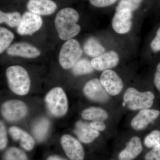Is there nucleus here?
<instances>
[{
  "mask_svg": "<svg viewBox=\"0 0 160 160\" xmlns=\"http://www.w3.org/2000/svg\"><path fill=\"white\" fill-rule=\"evenodd\" d=\"M14 38L11 31L4 27L0 28V53H2L9 48Z\"/></svg>",
  "mask_w": 160,
  "mask_h": 160,
  "instance_id": "obj_24",
  "label": "nucleus"
},
{
  "mask_svg": "<svg viewBox=\"0 0 160 160\" xmlns=\"http://www.w3.org/2000/svg\"><path fill=\"white\" fill-rule=\"evenodd\" d=\"M47 160H67L59 156L56 155H52L49 157Z\"/></svg>",
  "mask_w": 160,
  "mask_h": 160,
  "instance_id": "obj_34",
  "label": "nucleus"
},
{
  "mask_svg": "<svg viewBox=\"0 0 160 160\" xmlns=\"http://www.w3.org/2000/svg\"><path fill=\"white\" fill-rule=\"evenodd\" d=\"M74 132L80 141L85 144L92 142L100 135L99 132L92 128L90 124L82 121L76 124Z\"/></svg>",
  "mask_w": 160,
  "mask_h": 160,
  "instance_id": "obj_17",
  "label": "nucleus"
},
{
  "mask_svg": "<svg viewBox=\"0 0 160 160\" xmlns=\"http://www.w3.org/2000/svg\"><path fill=\"white\" fill-rule=\"evenodd\" d=\"M26 6L29 11L40 16L53 14L58 8L57 4L52 0H29Z\"/></svg>",
  "mask_w": 160,
  "mask_h": 160,
  "instance_id": "obj_15",
  "label": "nucleus"
},
{
  "mask_svg": "<svg viewBox=\"0 0 160 160\" xmlns=\"http://www.w3.org/2000/svg\"><path fill=\"white\" fill-rule=\"evenodd\" d=\"M42 23V19L39 15L29 11L25 12L18 26L17 32L21 35H31L40 29Z\"/></svg>",
  "mask_w": 160,
  "mask_h": 160,
  "instance_id": "obj_6",
  "label": "nucleus"
},
{
  "mask_svg": "<svg viewBox=\"0 0 160 160\" xmlns=\"http://www.w3.org/2000/svg\"><path fill=\"white\" fill-rule=\"evenodd\" d=\"M102 85L109 95H118L122 90V80L118 75L111 69L103 71L100 77Z\"/></svg>",
  "mask_w": 160,
  "mask_h": 160,
  "instance_id": "obj_9",
  "label": "nucleus"
},
{
  "mask_svg": "<svg viewBox=\"0 0 160 160\" xmlns=\"http://www.w3.org/2000/svg\"><path fill=\"white\" fill-rule=\"evenodd\" d=\"M22 16L18 11L5 12L0 11V23H5L11 27H18L21 21Z\"/></svg>",
  "mask_w": 160,
  "mask_h": 160,
  "instance_id": "obj_21",
  "label": "nucleus"
},
{
  "mask_svg": "<svg viewBox=\"0 0 160 160\" xmlns=\"http://www.w3.org/2000/svg\"><path fill=\"white\" fill-rule=\"evenodd\" d=\"M92 6L98 8H104L114 4L118 0H89Z\"/></svg>",
  "mask_w": 160,
  "mask_h": 160,
  "instance_id": "obj_30",
  "label": "nucleus"
},
{
  "mask_svg": "<svg viewBox=\"0 0 160 160\" xmlns=\"http://www.w3.org/2000/svg\"><path fill=\"white\" fill-rule=\"evenodd\" d=\"M82 54L79 43L74 39H71L63 44L59 55V62L63 69L72 68L80 59Z\"/></svg>",
  "mask_w": 160,
  "mask_h": 160,
  "instance_id": "obj_5",
  "label": "nucleus"
},
{
  "mask_svg": "<svg viewBox=\"0 0 160 160\" xmlns=\"http://www.w3.org/2000/svg\"><path fill=\"white\" fill-rule=\"evenodd\" d=\"M61 143L67 156L71 160H84L85 152L81 143L70 135H64Z\"/></svg>",
  "mask_w": 160,
  "mask_h": 160,
  "instance_id": "obj_10",
  "label": "nucleus"
},
{
  "mask_svg": "<svg viewBox=\"0 0 160 160\" xmlns=\"http://www.w3.org/2000/svg\"><path fill=\"white\" fill-rule=\"evenodd\" d=\"M9 132L13 140L20 141V145L25 150L30 151L34 148L35 142L33 138L26 131L16 126H12L9 129Z\"/></svg>",
  "mask_w": 160,
  "mask_h": 160,
  "instance_id": "obj_18",
  "label": "nucleus"
},
{
  "mask_svg": "<svg viewBox=\"0 0 160 160\" xmlns=\"http://www.w3.org/2000/svg\"><path fill=\"white\" fill-rule=\"evenodd\" d=\"M143 0H120L118 4L116 10L126 9L132 12L139 8Z\"/></svg>",
  "mask_w": 160,
  "mask_h": 160,
  "instance_id": "obj_27",
  "label": "nucleus"
},
{
  "mask_svg": "<svg viewBox=\"0 0 160 160\" xmlns=\"http://www.w3.org/2000/svg\"><path fill=\"white\" fill-rule=\"evenodd\" d=\"M119 57L117 52L113 50L106 52L91 61L93 69L98 71L108 70L117 66Z\"/></svg>",
  "mask_w": 160,
  "mask_h": 160,
  "instance_id": "obj_13",
  "label": "nucleus"
},
{
  "mask_svg": "<svg viewBox=\"0 0 160 160\" xmlns=\"http://www.w3.org/2000/svg\"><path fill=\"white\" fill-rule=\"evenodd\" d=\"M145 160H160V145L148 152L145 155Z\"/></svg>",
  "mask_w": 160,
  "mask_h": 160,
  "instance_id": "obj_28",
  "label": "nucleus"
},
{
  "mask_svg": "<svg viewBox=\"0 0 160 160\" xmlns=\"http://www.w3.org/2000/svg\"><path fill=\"white\" fill-rule=\"evenodd\" d=\"M79 18L78 12L71 7H66L58 12L54 22L60 39L67 41L79 33L81 27L77 24Z\"/></svg>",
  "mask_w": 160,
  "mask_h": 160,
  "instance_id": "obj_1",
  "label": "nucleus"
},
{
  "mask_svg": "<svg viewBox=\"0 0 160 160\" xmlns=\"http://www.w3.org/2000/svg\"><path fill=\"white\" fill-rule=\"evenodd\" d=\"M93 68L91 63L86 59H81L76 63L72 67V72L75 75H81L91 73Z\"/></svg>",
  "mask_w": 160,
  "mask_h": 160,
  "instance_id": "obj_23",
  "label": "nucleus"
},
{
  "mask_svg": "<svg viewBox=\"0 0 160 160\" xmlns=\"http://www.w3.org/2000/svg\"><path fill=\"white\" fill-rule=\"evenodd\" d=\"M6 76L10 89L16 94L25 95L29 92L30 80L26 69L22 66H13L6 70Z\"/></svg>",
  "mask_w": 160,
  "mask_h": 160,
  "instance_id": "obj_2",
  "label": "nucleus"
},
{
  "mask_svg": "<svg viewBox=\"0 0 160 160\" xmlns=\"http://www.w3.org/2000/svg\"><path fill=\"white\" fill-rule=\"evenodd\" d=\"M155 96L151 91H139L133 87L128 88L123 95V105L132 111L149 109L153 105Z\"/></svg>",
  "mask_w": 160,
  "mask_h": 160,
  "instance_id": "obj_3",
  "label": "nucleus"
},
{
  "mask_svg": "<svg viewBox=\"0 0 160 160\" xmlns=\"http://www.w3.org/2000/svg\"><path fill=\"white\" fill-rule=\"evenodd\" d=\"M83 92L86 97L94 102L105 103L109 99V95L104 88L100 80L93 78L85 84Z\"/></svg>",
  "mask_w": 160,
  "mask_h": 160,
  "instance_id": "obj_8",
  "label": "nucleus"
},
{
  "mask_svg": "<svg viewBox=\"0 0 160 160\" xmlns=\"http://www.w3.org/2000/svg\"><path fill=\"white\" fill-rule=\"evenodd\" d=\"M45 102L49 111L54 116H63L68 111L67 96L61 87L51 89L46 94Z\"/></svg>",
  "mask_w": 160,
  "mask_h": 160,
  "instance_id": "obj_4",
  "label": "nucleus"
},
{
  "mask_svg": "<svg viewBox=\"0 0 160 160\" xmlns=\"http://www.w3.org/2000/svg\"><path fill=\"white\" fill-rule=\"evenodd\" d=\"M83 119L90 121H104L108 118V112L99 107H91L84 109L82 113Z\"/></svg>",
  "mask_w": 160,
  "mask_h": 160,
  "instance_id": "obj_19",
  "label": "nucleus"
},
{
  "mask_svg": "<svg viewBox=\"0 0 160 160\" xmlns=\"http://www.w3.org/2000/svg\"><path fill=\"white\" fill-rule=\"evenodd\" d=\"M160 112L157 109H144L140 110L132 119L130 125L136 131L146 129L159 116Z\"/></svg>",
  "mask_w": 160,
  "mask_h": 160,
  "instance_id": "obj_11",
  "label": "nucleus"
},
{
  "mask_svg": "<svg viewBox=\"0 0 160 160\" xmlns=\"http://www.w3.org/2000/svg\"><path fill=\"white\" fill-rule=\"evenodd\" d=\"M5 160H28L26 153L18 148L11 147L6 151Z\"/></svg>",
  "mask_w": 160,
  "mask_h": 160,
  "instance_id": "obj_25",
  "label": "nucleus"
},
{
  "mask_svg": "<svg viewBox=\"0 0 160 160\" xmlns=\"http://www.w3.org/2000/svg\"><path fill=\"white\" fill-rule=\"evenodd\" d=\"M84 50L89 56L95 58L104 53L105 49L96 39L91 37L84 44Z\"/></svg>",
  "mask_w": 160,
  "mask_h": 160,
  "instance_id": "obj_20",
  "label": "nucleus"
},
{
  "mask_svg": "<svg viewBox=\"0 0 160 160\" xmlns=\"http://www.w3.org/2000/svg\"><path fill=\"white\" fill-rule=\"evenodd\" d=\"M28 112L27 106L22 101L12 100L3 104L1 112L3 117L9 121H18L26 116Z\"/></svg>",
  "mask_w": 160,
  "mask_h": 160,
  "instance_id": "obj_7",
  "label": "nucleus"
},
{
  "mask_svg": "<svg viewBox=\"0 0 160 160\" xmlns=\"http://www.w3.org/2000/svg\"><path fill=\"white\" fill-rule=\"evenodd\" d=\"M7 53L12 56H18L26 58H35L39 56L41 51L29 43L18 42L9 46Z\"/></svg>",
  "mask_w": 160,
  "mask_h": 160,
  "instance_id": "obj_14",
  "label": "nucleus"
},
{
  "mask_svg": "<svg viewBox=\"0 0 160 160\" xmlns=\"http://www.w3.org/2000/svg\"><path fill=\"white\" fill-rule=\"evenodd\" d=\"M89 124L92 128L98 131H103L106 129V124L104 123V121H92Z\"/></svg>",
  "mask_w": 160,
  "mask_h": 160,
  "instance_id": "obj_32",
  "label": "nucleus"
},
{
  "mask_svg": "<svg viewBox=\"0 0 160 160\" xmlns=\"http://www.w3.org/2000/svg\"><path fill=\"white\" fill-rule=\"evenodd\" d=\"M144 143L145 146L149 148L160 145V130H153L147 135L144 139Z\"/></svg>",
  "mask_w": 160,
  "mask_h": 160,
  "instance_id": "obj_26",
  "label": "nucleus"
},
{
  "mask_svg": "<svg viewBox=\"0 0 160 160\" xmlns=\"http://www.w3.org/2000/svg\"><path fill=\"white\" fill-rule=\"evenodd\" d=\"M154 83L157 89L160 92V63L158 64L157 67L154 75Z\"/></svg>",
  "mask_w": 160,
  "mask_h": 160,
  "instance_id": "obj_33",
  "label": "nucleus"
},
{
  "mask_svg": "<svg viewBox=\"0 0 160 160\" xmlns=\"http://www.w3.org/2000/svg\"><path fill=\"white\" fill-rule=\"evenodd\" d=\"M150 47L154 52L160 51V27L158 29L155 37L150 43Z\"/></svg>",
  "mask_w": 160,
  "mask_h": 160,
  "instance_id": "obj_31",
  "label": "nucleus"
},
{
  "mask_svg": "<svg viewBox=\"0 0 160 160\" xmlns=\"http://www.w3.org/2000/svg\"><path fill=\"white\" fill-rule=\"evenodd\" d=\"M143 146L141 138L133 137L126 144V147L119 154L120 160H133L142 152Z\"/></svg>",
  "mask_w": 160,
  "mask_h": 160,
  "instance_id": "obj_16",
  "label": "nucleus"
},
{
  "mask_svg": "<svg viewBox=\"0 0 160 160\" xmlns=\"http://www.w3.org/2000/svg\"><path fill=\"white\" fill-rule=\"evenodd\" d=\"M50 123L46 118H42L35 124L33 128V133L37 139L42 141L46 137L49 130Z\"/></svg>",
  "mask_w": 160,
  "mask_h": 160,
  "instance_id": "obj_22",
  "label": "nucleus"
},
{
  "mask_svg": "<svg viewBox=\"0 0 160 160\" xmlns=\"http://www.w3.org/2000/svg\"><path fill=\"white\" fill-rule=\"evenodd\" d=\"M7 136L5 125L2 121L0 123V148L3 150L6 148L7 144Z\"/></svg>",
  "mask_w": 160,
  "mask_h": 160,
  "instance_id": "obj_29",
  "label": "nucleus"
},
{
  "mask_svg": "<svg viewBox=\"0 0 160 160\" xmlns=\"http://www.w3.org/2000/svg\"><path fill=\"white\" fill-rule=\"evenodd\" d=\"M132 12L126 9L116 10L112 25L116 32L125 34L130 31L132 26Z\"/></svg>",
  "mask_w": 160,
  "mask_h": 160,
  "instance_id": "obj_12",
  "label": "nucleus"
}]
</instances>
